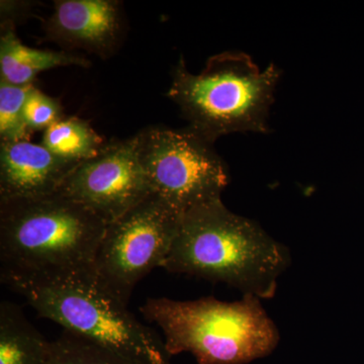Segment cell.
Masks as SVG:
<instances>
[{"instance_id":"cell-1","label":"cell","mask_w":364,"mask_h":364,"mask_svg":"<svg viewBox=\"0 0 364 364\" xmlns=\"http://www.w3.org/2000/svg\"><path fill=\"white\" fill-rule=\"evenodd\" d=\"M289 264L287 246L257 223L228 210L221 198L182 215L162 268L268 299L277 294V282Z\"/></svg>"},{"instance_id":"cell-2","label":"cell","mask_w":364,"mask_h":364,"mask_svg":"<svg viewBox=\"0 0 364 364\" xmlns=\"http://www.w3.org/2000/svg\"><path fill=\"white\" fill-rule=\"evenodd\" d=\"M107 225L58 191L0 200V274H93Z\"/></svg>"},{"instance_id":"cell-3","label":"cell","mask_w":364,"mask_h":364,"mask_svg":"<svg viewBox=\"0 0 364 364\" xmlns=\"http://www.w3.org/2000/svg\"><path fill=\"white\" fill-rule=\"evenodd\" d=\"M41 317L134 364H170L164 340L128 306L105 291L95 274H0Z\"/></svg>"},{"instance_id":"cell-4","label":"cell","mask_w":364,"mask_h":364,"mask_svg":"<svg viewBox=\"0 0 364 364\" xmlns=\"http://www.w3.org/2000/svg\"><path fill=\"white\" fill-rule=\"evenodd\" d=\"M141 312L162 330L170 356L189 352L198 364L249 363L272 353L280 339L261 299L252 294L233 303L213 296L148 299Z\"/></svg>"},{"instance_id":"cell-5","label":"cell","mask_w":364,"mask_h":364,"mask_svg":"<svg viewBox=\"0 0 364 364\" xmlns=\"http://www.w3.org/2000/svg\"><path fill=\"white\" fill-rule=\"evenodd\" d=\"M280 74L273 63L261 71L243 52L215 55L200 74H193L181 56L167 97L178 105L189 128L212 143L239 132L267 133Z\"/></svg>"},{"instance_id":"cell-6","label":"cell","mask_w":364,"mask_h":364,"mask_svg":"<svg viewBox=\"0 0 364 364\" xmlns=\"http://www.w3.org/2000/svg\"><path fill=\"white\" fill-rule=\"evenodd\" d=\"M139 160L151 191L181 215L221 200L229 172L214 143L193 129L148 127L136 134Z\"/></svg>"},{"instance_id":"cell-7","label":"cell","mask_w":364,"mask_h":364,"mask_svg":"<svg viewBox=\"0 0 364 364\" xmlns=\"http://www.w3.org/2000/svg\"><path fill=\"white\" fill-rule=\"evenodd\" d=\"M181 218L169 203L151 193L116 221L109 223L93 263L97 284L128 306L138 282L155 268L162 267Z\"/></svg>"},{"instance_id":"cell-8","label":"cell","mask_w":364,"mask_h":364,"mask_svg":"<svg viewBox=\"0 0 364 364\" xmlns=\"http://www.w3.org/2000/svg\"><path fill=\"white\" fill-rule=\"evenodd\" d=\"M58 193L88 208L107 224L152 193L136 150V136L105 144L97 156L79 163Z\"/></svg>"},{"instance_id":"cell-9","label":"cell","mask_w":364,"mask_h":364,"mask_svg":"<svg viewBox=\"0 0 364 364\" xmlns=\"http://www.w3.org/2000/svg\"><path fill=\"white\" fill-rule=\"evenodd\" d=\"M45 39L63 51L81 50L109 59L126 33L123 2L117 0H55L54 11L43 21Z\"/></svg>"},{"instance_id":"cell-10","label":"cell","mask_w":364,"mask_h":364,"mask_svg":"<svg viewBox=\"0 0 364 364\" xmlns=\"http://www.w3.org/2000/svg\"><path fill=\"white\" fill-rule=\"evenodd\" d=\"M79 163L57 156L43 144L0 143V200L57 193Z\"/></svg>"},{"instance_id":"cell-11","label":"cell","mask_w":364,"mask_h":364,"mask_svg":"<svg viewBox=\"0 0 364 364\" xmlns=\"http://www.w3.org/2000/svg\"><path fill=\"white\" fill-rule=\"evenodd\" d=\"M0 32V79L9 85H33L41 72L58 67L90 66V60L71 52L28 47L16 35L14 26H2Z\"/></svg>"},{"instance_id":"cell-12","label":"cell","mask_w":364,"mask_h":364,"mask_svg":"<svg viewBox=\"0 0 364 364\" xmlns=\"http://www.w3.org/2000/svg\"><path fill=\"white\" fill-rule=\"evenodd\" d=\"M50 341L11 301L0 305V364H48Z\"/></svg>"},{"instance_id":"cell-13","label":"cell","mask_w":364,"mask_h":364,"mask_svg":"<svg viewBox=\"0 0 364 364\" xmlns=\"http://www.w3.org/2000/svg\"><path fill=\"white\" fill-rule=\"evenodd\" d=\"M107 143L87 121L64 117L44 132L41 144L57 156L82 162L100 154Z\"/></svg>"},{"instance_id":"cell-14","label":"cell","mask_w":364,"mask_h":364,"mask_svg":"<svg viewBox=\"0 0 364 364\" xmlns=\"http://www.w3.org/2000/svg\"><path fill=\"white\" fill-rule=\"evenodd\" d=\"M48 364H134L100 345L67 331L50 342Z\"/></svg>"},{"instance_id":"cell-15","label":"cell","mask_w":364,"mask_h":364,"mask_svg":"<svg viewBox=\"0 0 364 364\" xmlns=\"http://www.w3.org/2000/svg\"><path fill=\"white\" fill-rule=\"evenodd\" d=\"M33 85H13L0 79V142L28 140L23 105Z\"/></svg>"},{"instance_id":"cell-16","label":"cell","mask_w":364,"mask_h":364,"mask_svg":"<svg viewBox=\"0 0 364 364\" xmlns=\"http://www.w3.org/2000/svg\"><path fill=\"white\" fill-rule=\"evenodd\" d=\"M64 117L59 100L49 97L35 85L31 87L23 105V117L28 130L45 132Z\"/></svg>"},{"instance_id":"cell-17","label":"cell","mask_w":364,"mask_h":364,"mask_svg":"<svg viewBox=\"0 0 364 364\" xmlns=\"http://www.w3.org/2000/svg\"><path fill=\"white\" fill-rule=\"evenodd\" d=\"M30 2L25 1H1L0 6V26H14L16 23L30 14Z\"/></svg>"}]
</instances>
